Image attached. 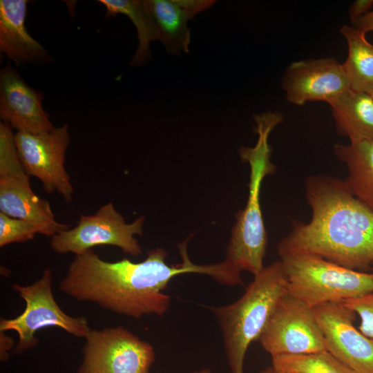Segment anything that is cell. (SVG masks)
<instances>
[{
	"mask_svg": "<svg viewBox=\"0 0 373 373\" xmlns=\"http://www.w3.org/2000/svg\"><path fill=\"white\" fill-rule=\"evenodd\" d=\"M312 210L307 222L292 220L291 230L278 242V255L309 254L349 269L373 264V211L355 198L344 180L315 175L305 181Z\"/></svg>",
	"mask_w": 373,
	"mask_h": 373,
	"instance_id": "6da1fadb",
	"label": "cell"
},
{
	"mask_svg": "<svg viewBox=\"0 0 373 373\" xmlns=\"http://www.w3.org/2000/svg\"><path fill=\"white\" fill-rule=\"evenodd\" d=\"M166 256L167 252L159 247L149 250L140 262L127 258L108 262L90 249L75 256L59 289L117 314L134 318L162 316L171 300L163 291L173 278L192 271L186 262L169 265Z\"/></svg>",
	"mask_w": 373,
	"mask_h": 373,
	"instance_id": "7a4b0ae2",
	"label": "cell"
},
{
	"mask_svg": "<svg viewBox=\"0 0 373 373\" xmlns=\"http://www.w3.org/2000/svg\"><path fill=\"white\" fill-rule=\"evenodd\" d=\"M254 119L257 142L253 147L242 146L239 149L240 158L250 166L249 195L245 207L236 214L226 259L240 271H246L255 276L265 268L267 244L260 201L261 184L265 177L272 174L276 169L270 160L269 137L281 123L283 115L278 112L267 111L254 115Z\"/></svg>",
	"mask_w": 373,
	"mask_h": 373,
	"instance_id": "3957f363",
	"label": "cell"
},
{
	"mask_svg": "<svg viewBox=\"0 0 373 373\" xmlns=\"http://www.w3.org/2000/svg\"><path fill=\"white\" fill-rule=\"evenodd\" d=\"M285 294V274L281 261L277 260L255 276L236 302L209 307L222 330L231 373H244L250 344L258 341L275 307Z\"/></svg>",
	"mask_w": 373,
	"mask_h": 373,
	"instance_id": "277c9868",
	"label": "cell"
},
{
	"mask_svg": "<svg viewBox=\"0 0 373 373\" xmlns=\"http://www.w3.org/2000/svg\"><path fill=\"white\" fill-rule=\"evenodd\" d=\"M280 258L287 293L312 308L373 291V273L349 269L309 254Z\"/></svg>",
	"mask_w": 373,
	"mask_h": 373,
	"instance_id": "5b68a950",
	"label": "cell"
},
{
	"mask_svg": "<svg viewBox=\"0 0 373 373\" xmlns=\"http://www.w3.org/2000/svg\"><path fill=\"white\" fill-rule=\"evenodd\" d=\"M19 158L12 128L0 122V212L28 221L52 237L70 229L56 221L48 201L40 198L30 186Z\"/></svg>",
	"mask_w": 373,
	"mask_h": 373,
	"instance_id": "8992f818",
	"label": "cell"
},
{
	"mask_svg": "<svg viewBox=\"0 0 373 373\" xmlns=\"http://www.w3.org/2000/svg\"><path fill=\"white\" fill-rule=\"evenodd\" d=\"M52 272L46 269L41 277L30 285H12L26 307L16 318L1 319L0 331L17 333L19 341L15 353L19 354L34 347L38 343L36 332L44 327H57L79 338H85L90 331L86 318L70 316L59 307L52 291Z\"/></svg>",
	"mask_w": 373,
	"mask_h": 373,
	"instance_id": "52a82bcc",
	"label": "cell"
},
{
	"mask_svg": "<svg viewBox=\"0 0 373 373\" xmlns=\"http://www.w3.org/2000/svg\"><path fill=\"white\" fill-rule=\"evenodd\" d=\"M144 218L126 223L124 217L107 203L93 214H81L76 226L62 231L50 238L52 249L59 254L81 255L99 245L120 248L125 254L138 256L142 248L135 235L142 236Z\"/></svg>",
	"mask_w": 373,
	"mask_h": 373,
	"instance_id": "ba28073f",
	"label": "cell"
},
{
	"mask_svg": "<svg viewBox=\"0 0 373 373\" xmlns=\"http://www.w3.org/2000/svg\"><path fill=\"white\" fill-rule=\"evenodd\" d=\"M77 373H149L153 346L122 326L90 329Z\"/></svg>",
	"mask_w": 373,
	"mask_h": 373,
	"instance_id": "9c48e42d",
	"label": "cell"
},
{
	"mask_svg": "<svg viewBox=\"0 0 373 373\" xmlns=\"http://www.w3.org/2000/svg\"><path fill=\"white\" fill-rule=\"evenodd\" d=\"M258 341L271 357L326 350L313 308L287 293L278 302Z\"/></svg>",
	"mask_w": 373,
	"mask_h": 373,
	"instance_id": "30bf717a",
	"label": "cell"
},
{
	"mask_svg": "<svg viewBox=\"0 0 373 373\" xmlns=\"http://www.w3.org/2000/svg\"><path fill=\"white\" fill-rule=\"evenodd\" d=\"M15 138L26 173L38 178L46 193L56 191L66 202H70L73 188L65 168L66 151L70 143L68 125L40 133L17 131Z\"/></svg>",
	"mask_w": 373,
	"mask_h": 373,
	"instance_id": "8fae6325",
	"label": "cell"
},
{
	"mask_svg": "<svg viewBox=\"0 0 373 373\" xmlns=\"http://www.w3.org/2000/svg\"><path fill=\"white\" fill-rule=\"evenodd\" d=\"M325 349L356 373H373V338L356 328V314L343 302L313 308Z\"/></svg>",
	"mask_w": 373,
	"mask_h": 373,
	"instance_id": "7c38bea8",
	"label": "cell"
},
{
	"mask_svg": "<svg viewBox=\"0 0 373 373\" xmlns=\"http://www.w3.org/2000/svg\"><path fill=\"white\" fill-rule=\"evenodd\" d=\"M281 86L287 101L297 106L328 103L350 88L342 64L334 57L292 62L282 76Z\"/></svg>",
	"mask_w": 373,
	"mask_h": 373,
	"instance_id": "4fadbf2b",
	"label": "cell"
},
{
	"mask_svg": "<svg viewBox=\"0 0 373 373\" xmlns=\"http://www.w3.org/2000/svg\"><path fill=\"white\" fill-rule=\"evenodd\" d=\"M43 94L10 64L0 71V117L18 132L40 133L54 126L42 106Z\"/></svg>",
	"mask_w": 373,
	"mask_h": 373,
	"instance_id": "5bb4252c",
	"label": "cell"
},
{
	"mask_svg": "<svg viewBox=\"0 0 373 373\" xmlns=\"http://www.w3.org/2000/svg\"><path fill=\"white\" fill-rule=\"evenodd\" d=\"M158 30L159 39L169 54L189 52V20L216 3L214 0H146Z\"/></svg>",
	"mask_w": 373,
	"mask_h": 373,
	"instance_id": "9a60e30c",
	"label": "cell"
},
{
	"mask_svg": "<svg viewBox=\"0 0 373 373\" xmlns=\"http://www.w3.org/2000/svg\"><path fill=\"white\" fill-rule=\"evenodd\" d=\"M26 0L0 1V50L17 65L52 61L48 51L28 32Z\"/></svg>",
	"mask_w": 373,
	"mask_h": 373,
	"instance_id": "2e32d148",
	"label": "cell"
},
{
	"mask_svg": "<svg viewBox=\"0 0 373 373\" xmlns=\"http://www.w3.org/2000/svg\"><path fill=\"white\" fill-rule=\"evenodd\" d=\"M337 132L350 143L373 141V96L348 89L327 103Z\"/></svg>",
	"mask_w": 373,
	"mask_h": 373,
	"instance_id": "e0dca14e",
	"label": "cell"
},
{
	"mask_svg": "<svg viewBox=\"0 0 373 373\" xmlns=\"http://www.w3.org/2000/svg\"><path fill=\"white\" fill-rule=\"evenodd\" d=\"M334 153L347 167L344 182L352 195L373 211V141L336 144Z\"/></svg>",
	"mask_w": 373,
	"mask_h": 373,
	"instance_id": "ac0fdd59",
	"label": "cell"
},
{
	"mask_svg": "<svg viewBox=\"0 0 373 373\" xmlns=\"http://www.w3.org/2000/svg\"><path fill=\"white\" fill-rule=\"evenodd\" d=\"M340 32L347 46L342 65L350 89L373 95V44L354 26L344 25Z\"/></svg>",
	"mask_w": 373,
	"mask_h": 373,
	"instance_id": "d6986e66",
	"label": "cell"
},
{
	"mask_svg": "<svg viewBox=\"0 0 373 373\" xmlns=\"http://www.w3.org/2000/svg\"><path fill=\"white\" fill-rule=\"evenodd\" d=\"M106 9V15H126L137 32L138 46L129 66H141L151 59L150 43L158 41V30L146 0H99Z\"/></svg>",
	"mask_w": 373,
	"mask_h": 373,
	"instance_id": "ffe728a7",
	"label": "cell"
},
{
	"mask_svg": "<svg viewBox=\"0 0 373 373\" xmlns=\"http://www.w3.org/2000/svg\"><path fill=\"white\" fill-rule=\"evenodd\" d=\"M272 366L284 373H356L327 350L271 357Z\"/></svg>",
	"mask_w": 373,
	"mask_h": 373,
	"instance_id": "44dd1931",
	"label": "cell"
},
{
	"mask_svg": "<svg viewBox=\"0 0 373 373\" xmlns=\"http://www.w3.org/2000/svg\"><path fill=\"white\" fill-rule=\"evenodd\" d=\"M39 229L35 224L0 212V247L32 240Z\"/></svg>",
	"mask_w": 373,
	"mask_h": 373,
	"instance_id": "7402d4cb",
	"label": "cell"
},
{
	"mask_svg": "<svg viewBox=\"0 0 373 373\" xmlns=\"http://www.w3.org/2000/svg\"><path fill=\"white\" fill-rule=\"evenodd\" d=\"M361 320L358 329L373 338V291L343 301Z\"/></svg>",
	"mask_w": 373,
	"mask_h": 373,
	"instance_id": "603a6c76",
	"label": "cell"
},
{
	"mask_svg": "<svg viewBox=\"0 0 373 373\" xmlns=\"http://www.w3.org/2000/svg\"><path fill=\"white\" fill-rule=\"evenodd\" d=\"M373 0H356L349 8V17L352 26L371 11Z\"/></svg>",
	"mask_w": 373,
	"mask_h": 373,
	"instance_id": "cb8c5ba5",
	"label": "cell"
},
{
	"mask_svg": "<svg viewBox=\"0 0 373 373\" xmlns=\"http://www.w3.org/2000/svg\"><path fill=\"white\" fill-rule=\"evenodd\" d=\"M13 345V339L7 336L5 332L0 331V359L1 361H6L9 358L8 352Z\"/></svg>",
	"mask_w": 373,
	"mask_h": 373,
	"instance_id": "d4e9b609",
	"label": "cell"
},
{
	"mask_svg": "<svg viewBox=\"0 0 373 373\" xmlns=\"http://www.w3.org/2000/svg\"><path fill=\"white\" fill-rule=\"evenodd\" d=\"M354 26L367 33L373 32V10L361 18Z\"/></svg>",
	"mask_w": 373,
	"mask_h": 373,
	"instance_id": "484cf974",
	"label": "cell"
},
{
	"mask_svg": "<svg viewBox=\"0 0 373 373\" xmlns=\"http://www.w3.org/2000/svg\"><path fill=\"white\" fill-rule=\"evenodd\" d=\"M260 373H284V372L276 369L271 365L261 370Z\"/></svg>",
	"mask_w": 373,
	"mask_h": 373,
	"instance_id": "4316f807",
	"label": "cell"
},
{
	"mask_svg": "<svg viewBox=\"0 0 373 373\" xmlns=\"http://www.w3.org/2000/svg\"><path fill=\"white\" fill-rule=\"evenodd\" d=\"M191 373H211L209 368H204L199 370L193 371Z\"/></svg>",
	"mask_w": 373,
	"mask_h": 373,
	"instance_id": "83f0119b",
	"label": "cell"
},
{
	"mask_svg": "<svg viewBox=\"0 0 373 373\" xmlns=\"http://www.w3.org/2000/svg\"><path fill=\"white\" fill-rule=\"evenodd\" d=\"M373 96V95H372Z\"/></svg>",
	"mask_w": 373,
	"mask_h": 373,
	"instance_id": "f1b7e54d",
	"label": "cell"
}]
</instances>
